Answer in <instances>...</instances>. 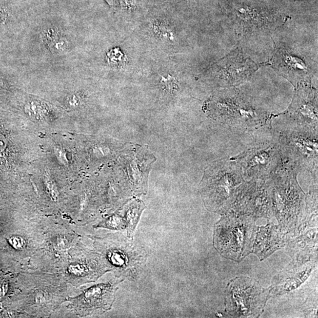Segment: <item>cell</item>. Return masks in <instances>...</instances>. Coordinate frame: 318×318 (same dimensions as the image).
Segmentation results:
<instances>
[{
  "label": "cell",
  "mask_w": 318,
  "mask_h": 318,
  "mask_svg": "<svg viewBox=\"0 0 318 318\" xmlns=\"http://www.w3.org/2000/svg\"><path fill=\"white\" fill-rule=\"evenodd\" d=\"M206 111L214 120L238 131H254L266 126L272 117L249 96L227 88L210 99Z\"/></svg>",
  "instance_id": "cell-1"
},
{
  "label": "cell",
  "mask_w": 318,
  "mask_h": 318,
  "mask_svg": "<svg viewBox=\"0 0 318 318\" xmlns=\"http://www.w3.org/2000/svg\"><path fill=\"white\" fill-rule=\"evenodd\" d=\"M121 6L127 10L135 9L137 5L136 0H119Z\"/></svg>",
  "instance_id": "cell-23"
},
{
  "label": "cell",
  "mask_w": 318,
  "mask_h": 318,
  "mask_svg": "<svg viewBox=\"0 0 318 318\" xmlns=\"http://www.w3.org/2000/svg\"><path fill=\"white\" fill-rule=\"evenodd\" d=\"M7 11L4 10L3 8H0V22L4 21L7 19Z\"/></svg>",
  "instance_id": "cell-25"
},
{
  "label": "cell",
  "mask_w": 318,
  "mask_h": 318,
  "mask_svg": "<svg viewBox=\"0 0 318 318\" xmlns=\"http://www.w3.org/2000/svg\"><path fill=\"white\" fill-rule=\"evenodd\" d=\"M283 240L277 227L268 225L265 228H261L258 232L255 253L260 258H265L282 246Z\"/></svg>",
  "instance_id": "cell-14"
},
{
  "label": "cell",
  "mask_w": 318,
  "mask_h": 318,
  "mask_svg": "<svg viewBox=\"0 0 318 318\" xmlns=\"http://www.w3.org/2000/svg\"><path fill=\"white\" fill-rule=\"evenodd\" d=\"M153 30L155 35L158 38L169 41L174 40V33L164 22L160 21L154 22L153 24Z\"/></svg>",
  "instance_id": "cell-18"
},
{
  "label": "cell",
  "mask_w": 318,
  "mask_h": 318,
  "mask_svg": "<svg viewBox=\"0 0 318 318\" xmlns=\"http://www.w3.org/2000/svg\"><path fill=\"white\" fill-rule=\"evenodd\" d=\"M292 103L285 113L294 124L318 130V91L310 84L296 87Z\"/></svg>",
  "instance_id": "cell-11"
},
{
  "label": "cell",
  "mask_w": 318,
  "mask_h": 318,
  "mask_svg": "<svg viewBox=\"0 0 318 318\" xmlns=\"http://www.w3.org/2000/svg\"><path fill=\"white\" fill-rule=\"evenodd\" d=\"M5 146V141L3 136L0 135V152L4 148Z\"/></svg>",
  "instance_id": "cell-26"
},
{
  "label": "cell",
  "mask_w": 318,
  "mask_h": 318,
  "mask_svg": "<svg viewBox=\"0 0 318 318\" xmlns=\"http://www.w3.org/2000/svg\"><path fill=\"white\" fill-rule=\"evenodd\" d=\"M258 69L256 62L237 48L212 67L210 79L218 87H235L249 80Z\"/></svg>",
  "instance_id": "cell-7"
},
{
  "label": "cell",
  "mask_w": 318,
  "mask_h": 318,
  "mask_svg": "<svg viewBox=\"0 0 318 318\" xmlns=\"http://www.w3.org/2000/svg\"><path fill=\"white\" fill-rule=\"evenodd\" d=\"M80 103V100L79 96L76 95H73L68 99V104L72 107L78 106Z\"/></svg>",
  "instance_id": "cell-24"
},
{
  "label": "cell",
  "mask_w": 318,
  "mask_h": 318,
  "mask_svg": "<svg viewBox=\"0 0 318 318\" xmlns=\"http://www.w3.org/2000/svg\"><path fill=\"white\" fill-rule=\"evenodd\" d=\"M44 39L52 52L63 53L69 49V42L56 28H48L44 32Z\"/></svg>",
  "instance_id": "cell-15"
},
{
  "label": "cell",
  "mask_w": 318,
  "mask_h": 318,
  "mask_svg": "<svg viewBox=\"0 0 318 318\" xmlns=\"http://www.w3.org/2000/svg\"><path fill=\"white\" fill-rule=\"evenodd\" d=\"M220 221L215 235L218 249L221 254L234 259L240 258L247 241L251 238V219L231 215Z\"/></svg>",
  "instance_id": "cell-10"
},
{
  "label": "cell",
  "mask_w": 318,
  "mask_h": 318,
  "mask_svg": "<svg viewBox=\"0 0 318 318\" xmlns=\"http://www.w3.org/2000/svg\"><path fill=\"white\" fill-rule=\"evenodd\" d=\"M160 86L164 92L169 95L177 93L180 87L178 79L170 75L161 77Z\"/></svg>",
  "instance_id": "cell-17"
},
{
  "label": "cell",
  "mask_w": 318,
  "mask_h": 318,
  "mask_svg": "<svg viewBox=\"0 0 318 318\" xmlns=\"http://www.w3.org/2000/svg\"><path fill=\"white\" fill-rule=\"evenodd\" d=\"M106 256L109 263L118 271L119 276L135 279L145 263V257L127 240H121L109 249Z\"/></svg>",
  "instance_id": "cell-12"
},
{
  "label": "cell",
  "mask_w": 318,
  "mask_h": 318,
  "mask_svg": "<svg viewBox=\"0 0 318 318\" xmlns=\"http://www.w3.org/2000/svg\"><path fill=\"white\" fill-rule=\"evenodd\" d=\"M107 59L110 63L113 65H121L126 61L124 54L118 48L111 50L107 53Z\"/></svg>",
  "instance_id": "cell-19"
},
{
  "label": "cell",
  "mask_w": 318,
  "mask_h": 318,
  "mask_svg": "<svg viewBox=\"0 0 318 318\" xmlns=\"http://www.w3.org/2000/svg\"><path fill=\"white\" fill-rule=\"evenodd\" d=\"M294 50L280 42H275L270 64L295 87L302 83L310 84L317 66Z\"/></svg>",
  "instance_id": "cell-8"
},
{
  "label": "cell",
  "mask_w": 318,
  "mask_h": 318,
  "mask_svg": "<svg viewBox=\"0 0 318 318\" xmlns=\"http://www.w3.org/2000/svg\"><path fill=\"white\" fill-rule=\"evenodd\" d=\"M277 140L285 161L298 172H308L317 179L318 130L293 124L280 132Z\"/></svg>",
  "instance_id": "cell-3"
},
{
  "label": "cell",
  "mask_w": 318,
  "mask_h": 318,
  "mask_svg": "<svg viewBox=\"0 0 318 318\" xmlns=\"http://www.w3.org/2000/svg\"><path fill=\"white\" fill-rule=\"evenodd\" d=\"M243 178L239 166L232 159L216 161L206 169L202 180L206 202L220 211L231 209Z\"/></svg>",
  "instance_id": "cell-2"
},
{
  "label": "cell",
  "mask_w": 318,
  "mask_h": 318,
  "mask_svg": "<svg viewBox=\"0 0 318 318\" xmlns=\"http://www.w3.org/2000/svg\"><path fill=\"white\" fill-rule=\"evenodd\" d=\"M225 13L233 29L240 38L269 35L285 22L277 13L242 2H229L225 5Z\"/></svg>",
  "instance_id": "cell-6"
},
{
  "label": "cell",
  "mask_w": 318,
  "mask_h": 318,
  "mask_svg": "<svg viewBox=\"0 0 318 318\" xmlns=\"http://www.w3.org/2000/svg\"><path fill=\"white\" fill-rule=\"evenodd\" d=\"M116 290L115 284H100L87 289L80 300L86 312L106 311L112 305Z\"/></svg>",
  "instance_id": "cell-13"
},
{
  "label": "cell",
  "mask_w": 318,
  "mask_h": 318,
  "mask_svg": "<svg viewBox=\"0 0 318 318\" xmlns=\"http://www.w3.org/2000/svg\"><path fill=\"white\" fill-rule=\"evenodd\" d=\"M105 228L115 229L121 230L124 229V223L121 221L120 218L118 217H113L107 220L105 225Z\"/></svg>",
  "instance_id": "cell-21"
},
{
  "label": "cell",
  "mask_w": 318,
  "mask_h": 318,
  "mask_svg": "<svg viewBox=\"0 0 318 318\" xmlns=\"http://www.w3.org/2000/svg\"><path fill=\"white\" fill-rule=\"evenodd\" d=\"M232 209L255 217L271 216L273 208L270 180H251L241 184Z\"/></svg>",
  "instance_id": "cell-9"
},
{
  "label": "cell",
  "mask_w": 318,
  "mask_h": 318,
  "mask_svg": "<svg viewBox=\"0 0 318 318\" xmlns=\"http://www.w3.org/2000/svg\"><path fill=\"white\" fill-rule=\"evenodd\" d=\"M297 170L285 161L271 179L272 208L280 222L295 220L302 211L304 194L298 183Z\"/></svg>",
  "instance_id": "cell-4"
},
{
  "label": "cell",
  "mask_w": 318,
  "mask_h": 318,
  "mask_svg": "<svg viewBox=\"0 0 318 318\" xmlns=\"http://www.w3.org/2000/svg\"><path fill=\"white\" fill-rule=\"evenodd\" d=\"M45 104L37 100L30 101L25 105V110L27 114L36 119L43 118L47 113Z\"/></svg>",
  "instance_id": "cell-16"
},
{
  "label": "cell",
  "mask_w": 318,
  "mask_h": 318,
  "mask_svg": "<svg viewBox=\"0 0 318 318\" xmlns=\"http://www.w3.org/2000/svg\"><path fill=\"white\" fill-rule=\"evenodd\" d=\"M68 271L71 274L78 277L86 276L89 274V268L83 263H75L69 266Z\"/></svg>",
  "instance_id": "cell-20"
},
{
  "label": "cell",
  "mask_w": 318,
  "mask_h": 318,
  "mask_svg": "<svg viewBox=\"0 0 318 318\" xmlns=\"http://www.w3.org/2000/svg\"><path fill=\"white\" fill-rule=\"evenodd\" d=\"M104 1H106L107 3L110 5V7L113 6V0H104Z\"/></svg>",
  "instance_id": "cell-27"
},
{
  "label": "cell",
  "mask_w": 318,
  "mask_h": 318,
  "mask_svg": "<svg viewBox=\"0 0 318 318\" xmlns=\"http://www.w3.org/2000/svg\"><path fill=\"white\" fill-rule=\"evenodd\" d=\"M8 243L13 248L16 250L23 249L25 246V242L24 238L18 237V236H14V237L10 238L9 239H8Z\"/></svg>",
  "instance_id": "cell-22"
},
{
  "label": "cell",
  "mask_w": 318,
  "mask_h": 318,
  "mask_svg": "<svg viewBox=\"0 0 318 318\" xmlns=\"http://www.w3.org/2000/svg\"><path fill=\"white\" fill-rule=\"evenodd\" d=\"M232 159L248 180H268L285 162L277 139L254 141L245 151Z\"/></svg>",
  "instance_id": "cell-5"
}]
</instances>
